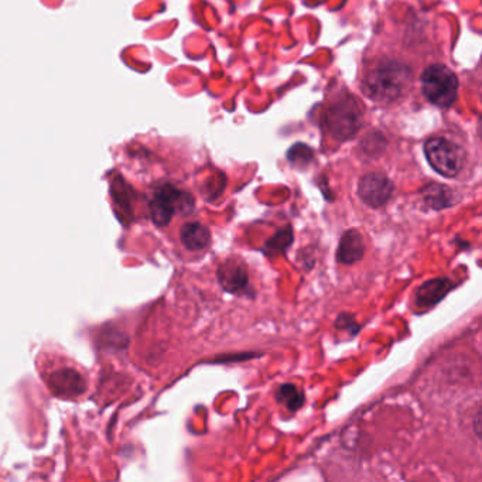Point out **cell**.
<instances>
[{
	"instance_id": "cell-1",
	"label": "cell",
	"mask_w": 482,
	"mask_h": 482,
	"mask_svg": "<svg viewBox=\"0 0 482 482\" xmlns=\"http://www.w3.org/2000/svg\"><path fill=\"white\" fill-rule=\"evenodd\" d=\"M413 83V69L399 59H378L371 62L363 79V89L378 103L402 100Z\"/></svg>"
},
{
	"instance_id": "cell-2",
	"label": "cell",
	"mask_w": 482,
	"mask_h": 482,
	"mask_svg": "<svg viewBox=\"0 0 482 482\" xmlns=\"http://www.w3.org/2000/svg\"><path fill=\"white\" fill-rule=\"evenodd\" d=\"M323 119L325 130L334 139L347 141L351 139L363 125V108L355 98L347 94L339 96L334 102L327 105Z\"/></svg>"
},
{
	"instance_id": "cell-3",
	"label": "cell",
	"mask_w": 482,
	"mask_h": 482,
	"mask_svg": "<svg viewBox=\"0 0 482 482\" xmlns=\"http://www.w3.org/2000/svg\"><path fill=\"white\" fill-rule=\"evenodd\" d=\"M424 98L438 108H448L459 95V78L447 65L436 62L423 69L421 76Z\"/></svg>"
},
{
	"instance_id": "cell-4",
	"label": "cell",
	"mask_w": 482,
	"mask_h": 482,
	"mask_svg": "<svg viewBox=\"0 0 482 482\" xmlns=\"http://www.w3.org/2000/svg\"><path fill=\"white\" fill-rule=\"evenodd\" d=\"M424 154L429 165L443 177H457L464 167L465 151L447 137H430L424 144Z\"/></svg>"
},
{
	"instance_id": "cell-5",
	"label": "cell",
	"mask_w": 482,
	"mask_h": 482,
	"mask_svg": "<svg viewBox=\"0 0 482 482\" xmlns=\"http://www.w3.org/2000/svg\"><path fill=\"white\" fill-rule=\"evenodd\" d=\"M149 207L154 223L165 226L170 223L176 212L192 208V199L182 190L176 189L175 185L166 184L154 192Z\"/></svg>"
},
{
	"instance_id": "cell-6",
	"label": "cell",
	"mask_w": 482,
	"mask_h": 482,
	"mask_svg": "<svg viewBox=\"0 0 482 482\" xmlns=\"http://www.w3.org/2000/svg\"><path fill=\"white\" fill-rule=\"evenodd\" d=\"M394 192V184L380 173L364 176L358 183V197L371 208H380L389 201Z\"/></svg>"
},
{
	"instance_id": "cell-7",
	"label": "cell",
	"mask_w": 482,
	"mask_h": 482,
	"mask_svg": "<svg viewBox=\"0 0 482 482\" xmlns=\"http://www.w3.org/2000/svg\"><path fill=\"white\" fill-rule=\"evenodd\" d=\"M218 282L228 293H242L248 288L247 265L240 257L226 259L218 269Z\"/></svg>"
},
{
	"instance_id": "cell-8",
	"label": "cell",
	"mask_w": 482,
	"mask_h": 482,
	"mask_svg": "<svg viewBox=\"0 0 482 482\" xmlns=\"http://www.w3.org/2000/svg\"><path fill=\"white\" fill-rule=\"evenodd\" d=\"M365 243L363 235L356 230L347 231L339 241L337 259L344 265H353L363 259Z\"/></svg>"
},
{
	"instance_id": "cell-9",
	"label": "cell",
	"mask_w": 482,
	"mask_h": 482,
	"mask_svg": "<svg viewBox=\"0 0 482 482\" xmlns=\"http://www.w3.org/2000/svg\"><path fill=\"white\" fill-rule=\"evenodd\" d=\"M48 383L55 394L61 395V396H76L84 390L81 375L77 371L67 370V368L55 371L50 377Z\"/></svg>"
},
{
	"instance_id": "cell-10",
	"label": "cell",
	"mask_w": 482,
	"mask_h": 482,
	"mask_svg": "<svg viewBox=\"0 0 482 482\" xmlns=\"http://www.w3.org/2000/svg\"><path fill=\"white\" fill-rule=\"evenodd\" d=\"M452 289V282L440 277V279H431L421 284L419 290L416 291V305L419 307H431L437 305L438 301L447 296L448 291Z\"/></svg>"
},
{
	"instance_id": "cell-11",
	"label": "cell",
	"mask_w": 482,
	"mask_h": 482,
	"mask_svg": "<svg viewBox=\"0 0 482 482\" xmlns=\"http://www.w3.org/2000/svg\"><path fill=\"white\" fill-rule=\"evenodd\" d=\"M211 233L200 223H187L182 228V242L187 249L201 250L208 247Z\"/></svg>"
},
{
	"instance_id": "cell-12",
	"label": "cell",
	"mask_w": 482,
	"mask_h": 482,
	"mask_svg": "<svg viewBox=\"0 0 482 482\" xmlns=\"http://www.w3.org/2000/svg\"><path fill=\"white\" fill-rule=\"evenodd\" d=\"M424 202L430 208L443 209L454 206L457 202V195L450 187L441 184H430L424 187Z\"/></svg>"
},
{
	"instance_id": "cell-13",
	"label": "cell",
	"mask_w": 482,
	"mask_h": 482,
	"mask_svg": "<svg viewBox=\"0 0 482 482\" xmlns=\"http://www.w3.org/2000/svg\"><path fill=\"white\" fill-rule=\"evenodd\" d=\"M276 399L279 404H283L289 411L296 412L305 404V394L300 392L293 383H284L279 388L276 394Z\"/></svg>"
},
{
	"instance_id": "cell-14",
	"label": "cell",
	"mask_w": 482,
	"mask_h": 482,
	"mask_svg": "<svg viewBox=\"0 0 482 482\" xmlns=\"http://www.w3.org/2000/svg\"><path fill=\"white\" fill-rule=\"evenodd\" d=\"M293 230H291L290 226H286L283 230L279 231L271 241H267L266 245H265V253L269 257L284 253L293 243Z\"/></svg>"
},
{
	"instance_id": "cell-15",
	"label": "cell",
	"mask_w": 482,
	"mask_h": 482,
	"mask_svg": "<svg viewBox=\"0 0 482 482\" xmlns=\"http://www.w3.org/2000/svg\"><path fill=\"white\" fill-rule=\"evenodd\" d=\"M479 418H481V413H477V416H476V429H477V435L479 436V426H481V424H479Z\"/></svg>"
}]
</instances>
